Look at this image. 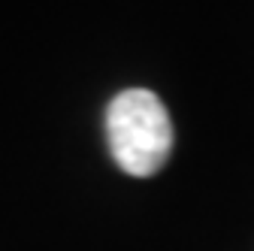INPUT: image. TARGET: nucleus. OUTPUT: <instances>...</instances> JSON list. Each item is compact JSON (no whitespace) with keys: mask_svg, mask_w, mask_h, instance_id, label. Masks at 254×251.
Returning <instances> with one entry per match:
<instances>
[{"mask_svg":"<svg viewBox=\"0 0 254 251\" xmlns=\"http://www.w3.org/2000/svg\"><path fill=\"white\" fill-rule=\"evenodd\" d=\"M106 139L127 176L157 173L173 148V124L161 97L145 88L121 91L106 106Z\"/></svg>","mask_w":254,"mask_h":251,"instance_id":"nucleus-1","label":"nucleus"}]
</instances>
